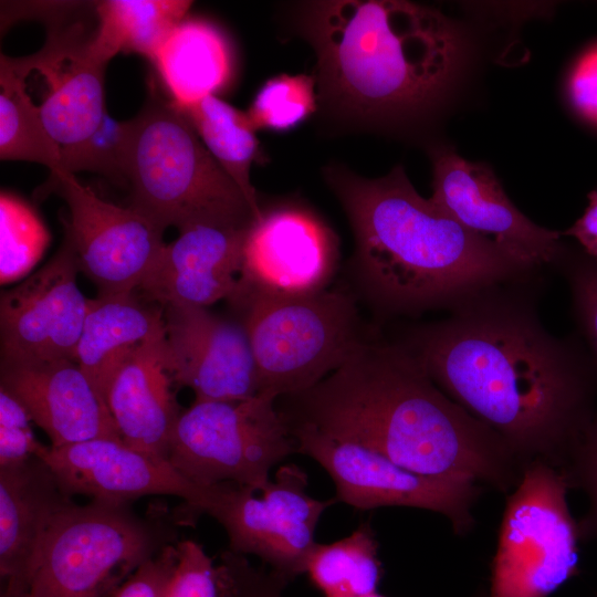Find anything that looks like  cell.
Listing matches in <instances>:
<instances>
[{
  "label": "cell",
  "mask_w": 597,
  "mask_h": 597,
  "mask_svg": "<svg viewBox=\"0 0 597 597\" xmlns=\"http://www.w3.org/2000/svg\"><path fill=\"white\" fill-rule=\"evenodd\" d=\"M533 277L484 290L400 344L524 470L542 462L562 471L596 415L597 369L576 341L541 323Z\"/></svg>",
  "instance_id": "obj_1"
},
{
  "label": "cell",
  "mask_w": 597,
  "mask_h": 597,
  "mask_svg": "<svg viewBox=\"0 0 597 597\" xmlns=\"http://www.w3.org/2000/svg\"><path fill=\"white\" fill-rule=\"evenodd\" d=\"M287 425L367 447L410 472L503 493L524 468L488 426L448 397L400 343L360 342L311 389L282 397Z\"/></svg>",
  "instance_id": "obj_2"
},
{
  "label": "cell",
  "mask_w": 597,
  "mask_h": 597,
  "mask_svg": "<svg viewBox=\"0 0 597 597\" xmlns=\"http://www.w3.org/2000/svg\"><path fill=\"white\" fill-rule=\"evenodd\" d=\"M325 175L349 220L362 283L385 311L451 310L536 273L421 197L401 166L376 179L339 167Z\"/></svg>",
  "instance_id": "obj_3"
},
{
  "label": "cell",
  "mask_w": 597,
  "mask_h": 597,
  "mask_svg": "<svg viewBox=\"0 0 597 597\" xmlns=\"http://www.w3.org/2000/svg\"><path fill=\"white\" fill-rule=\"evenodd\" d=\"M298 25L317 57L322 103L357 124L423 113L447 91L462 55L455 24L408 1H312Z\"/></svg>",
  "instance_id": "obj_4"
},
{
  "label": "cell",
  "mask_w": 597,
  "mask_h": 597,
  "mask_svg": "<svg viewBox=\"0 0 597 597\" xmlns=\"http://www.w3.org/2000/svg\"><path fill=\"white\" fill-rule=\"evenodd\" d=\"M134 119L129 207L164 231L193 224L248 228L259 218L180 108L154 85Z\"/></svg>",
  "instance_id": "obj_5"
},
{
  "label": "cell",
  "mask_w": 597,
  "mask_h": 597,
  "mask_svg": "<svg viewBox=\"0 0 597 597\" xmlns=\"http://www.w3.org/2000/svg\"><path fill=\"white\" fill-rule=\"evenodd\" d=\"M130 502L73 501L53 519L24 582L8 597H107L143 563L174 541L163 520L143 517Z\"/></svg>",
  "instance_id": "obj_6"
},
{
  "label": "cell",
  "mask_w": 597,
  "mask_h": 597,
  "mask_svg": "<svg viewBox=\"0 0 597 597\" xmlns=\"http://www.w3.org/2000/svg\"><path fill=\"white\" fill-rule=\"evenodd\" d=\"M228 303L247 329L259 395L274 400L317 385L362 342L355 302L339 290L294 297H231Z\"/></svg>",
  "instance_id": "obj_7"
},
{
  "label": "cell",
  "mask_w": 597,
  "mask_h": 597,
  "mask_svg": "<svg viewBox=\"0 0 597 597\" xmlns=\"http://www.w3.org/2000/svg\"><path fill=\"white\" fill-rule=\"evenodd\" d=\"M563 473L535 462L505 501L486 597H548L578 574V526Z\"/></svg>",
  "instance_id": "obj_8"
},
{
  "label": "cell",
  "mask_w": 597,
  "mask_h": 597,
  "mask_svg": "<svg viewBox=\"0 0 597 597\" xmlns=\"http://www.w3.org/2000/svg\"><path fill=\"white\" fill-rule=\"evenodd\" d=\"M276 400H195L182 410L170 444L169 463L199 485L235 483L260 491L270 471L297 452Z\"/></svg>",
  "instance_id": "obj_9"
},
{
  "label": "cell",
  "mask_w": 597,
  "mask_h": 597,
  "mask_svg": "<svg viewBox=\"0 0 597 597\" xmlns=\"http://www.w3.org/2000/svg\"><path fill=\"white\" fill-rule=\"evenodd\" d=\"M306 489L307 474L290 463L260 491L229 482L210 485L202 513L223 526L229 551L258 556L292 582L305 574L320 519L337 502L317 500Z\"/></svg>",
  "instance_id": "obj_10"
},
{
  "label": "cell",
  "mask_w": 597,
  "mask_h": 597,
  "mask_svg": "<svg viewBox=\"0 0 597 597\" xmlns=\"http://www.w3.org/2000/svg\"><path fill=\"white\" fill-rule=\"evenodd\" d=\"M297 453L308 455L331 476L336 500L359 510L407 506L444 515L457 535L473 530L479 483L423 476L400 468L359 443L326 434L316 428L287 425Z\"/></svg>",
  "instance_id": "obj_11"
},
{
  "label": "cell",
  "mask_w": 597,
  "mask_h": 597,
  "mask_svg": "<svg viewBox=\"0 0 597 597\" xmlns=\"http://www.w3.org/2000/svg\"><path fill=\"white\" fill-rule=\"evenodd\" d=\"M45 186L69 207L64 239L97 296L135 292L165 245L164 230L132 207L102 199L74 174H51Z\"/></svg>",
  "instance_id": "obj_12"
},
{
  "label": "cell",
  "mask_w": 597,
  "mask_h": 597,
  "mask_svg": "<svg viewBox=\"0 0 597 597\" xmlns=\"http://www.w3.org/2000/svg\"><path fill=\"white\" fill-rule=\"evenodd\" d=\"M338 262L337 235L315 212L289 203L262 209L248 229L240 279L229 298L315 294L328 289Z\"/></svg>",
  "instance_id": "obj_13"
},
{
  "label": "cell",
  "mask_w": 597,
  "mask_h": 597,
  "mask_svg": "<svg viewBox=\"0 0 597 597\" xmlns=\"http://www.w3.org/2000/svg\"><path fill=\"white\" fill-rule=\"evenodd\" d=\"M70 242L39 271L1 294V363L73 359L88 310Z\"/></svg>",
  "instance_id": "obj_14"
},
{
  "label": "cell",
  "mask_w": 597,
  "mask_h": 597,
  "mask_svg": "<svg viewBox=\"0 0 597 597\" xmlns=\"http://www.w3.org/2000/svg\"><path fill=\"white\" fill-rule=\"evenodd\" d=\"M163 310L165 363L176 386L190 388L195 400L233 401L259 395L252 347L239 318L185 304Z\"/></svg>",
  "instance_id": "obj_15"
},
{
  "label": "cell",
  "mask_w": 597,
  "mask_h": 597,
  "mask_svg": "<svg viewBox=\"0 0 597 597\" xmlns=\"http://www.w3.org/2000/svg\"><path fill=\"white\" fill-rule=\"evenodd\" d=\"M430 198L455 221L492 240L532 271L558 264L566 249L557 231L537 226L509 199L493 171L450 149L433 155Z\"/></svg>",
  "instance_id": "obj_16"
},
{
  "label": "cell",
  "mask_w": 597,
  "mask_h": 597,
  "mask_svg": "<svg viewBox=\"0 0 597 597\" xmlns=\"http://www.w3.org/2000/svg\"><path fill=\"white\" fill-rule=\"evenodd\" d=\"M70 495L130 502L147 495H172L202 512L210 485H199L169 462L156 460L118 439L98 438L63 447L46 446L38 455Z\"/></svg>",
  "instance_id": "obj_17"
},
{
  "label": "cell",
  "mask_w": 597,
  "mask_h": 597,
  "mask_svg": "<svg viewBox=\"0 0 597 597\" xmlns=\"http://www.w3.org/2000/svg\"><path fill=\"white\" fill-rule=\"evenodd\" d=\"M248 228L193 224L179 230L165 244L136 290L160 305L185 304L207 307L228 300L242 270Z\"/></svg>",
  "instance_id": "obj_18"
},
{
  "label": "cell",
  "mask_w": 597,
  "mask_h": 597,
  "mask_svg": "<svg viewBox=\"0 0 597 597\" xmlns=\"http://www.w3.org/2000/svg\"><path fill=\"white\" fill-rule=\"evenodd\" d=\"M0 377V387L27 409L51 447L121 440L107 405L75 360L1 363Z\"/></svg>",
  "instance_id": "obj_19"
},
{
  "label": "cell",
  "mask_w": 597,
  "mask_h": 597,
  "mask_svg": "<svg viewBox=\"0 0 597 597\" xmlns=\"http://www.w3.org/2000/svg\"><path fill=\"white\" fill-rule=\"evenodd\" d=\"M73 27L50 36L45 48L32 55L34 70L49 83L39 106L41 119L61 154L85 142L107 114L104 70L86 50L88 39Z\"/></svg>",
  "instance_id": "obj_20"
},
{
  "label": "cell",
  "mask_w": 597,
  "mask_h": 597,
  "mask_svg": "<svg viewBox=\"0 0 597 597\" xmlns=\"http://www.w3.org/2000/svg\"><path fill=\"white\" fill-rule=\"evenodd\" d=\"M164 336L145 343L123 364L108 387L106 404L124 443L169 462L182 409L166 367Z\"/></svg>",
  "instance_id": "obj_21"
},
{
  "label": "cell",
  "mask_w": 597,
  "mask_h": 597,
  "mask_svg": "<svg viewBox=\"0 0 597 597\" xmlns=\"http://www.w3.org/2000/svg\"><path fill=\"white\" fill-rule=\"evenodd\" d=\"M72 502L39 457L0 467V573L20 586L55 515Z\"/></svg>",
  "instance_id": "obj_22"
},
{
  "label": "cell",
  "mask_w": 597,
  "mask_h": 597,
  "mask_svg": "<svg viewBox=\"0 0 597 597\" xmlns=\"http://www.w3.org/2000/svg\"><path fill=\"white\" fill-rule=\"evenodd\" d=\"M164 333L163 307L136 291L90 298L74 360L106 404L108 387L123 364Z\"/></svg>",
  "instance_id": "obj_23"
},
{
  "label": "cell",
  "mask_w": 597,
  "mask_h": 597,
  "mask_svg": "<svg viewBox=\"0 0 597 597\" xmlns=\"http://www.w3.org/2000/svg\"><path fill=\"white\" fill-rule=\"evenodd\" d=\"M151 62L179 107L214 95L231 75V53L226 39L202 20L182 21Z\"/></svg>",
  "instance_id": "obj_24"
},
{
  "label": "cell",
  "mask_w": 597,
  "mask_h": 597,
  "mask_svg": "<svg viewBox=\"0 0 597 597\" xmlns=\"http://www.w3.org/2000/svg\"><path fill=\"white\" fill-rule=\"evenodd\" d=\"M191 1L106 0L98 2V25L86 50L107 65L119 52L138 53L153 61L169 34L185 21Z\"/></svg>",
  "instance_id": "obj_25"
},
{
  "label": "cell",
  "mask_w": 597,
  "mask_h": 597,
  "mask_svg": "<svg viewBox=\"0 0 597 597\" xmlns=\"http://www.w3.org/2000/svg\"><path fill=\"white\" fill-rule=\"evenodd\" d=\"M33 70L30 57L1 56L0 158L24 160L61 170V148L41 119L39 106L27 93L25 78Z\"/></svg>",
  "instance_id": "obj_26"
},
{
  "label": "cell",
  "mask_w": 597,
  "mask_h": 597,
  "mask_svg": "<svg viewBox=\"0 0 597 597\" xmlns=\"http://www.w3.org/2000/svg\"><path fill=\"white\" fill-rule=\"evenodd\" d=\"M179 108L205 147L241 188L260 217L262 209L251 184L250 170L254 161H261L262 155L255 136L256 129L248 113L216 95Z\"/></svg>",
  "instance_id": "obj_27"
},
{
  "label": "cell",
  "mask_w": 597,
  "mask_h": 597,
  "mask_svg": "<svg viewBox=\"0 0 597 597\" xmlns=\"http://www.w3.org/2000/svg\"><path fill=\"white\" fill-rule=\"evenodd\" d=\"M305 574L323 597H356L378 591L383 577L379 544L368 522L328 544L317 543Z\"/></svg>",
  "instance_id": "obj_28"
},
{
  "label": "cell",
  "mask_w": 597,
  "mask_h": 597,
  "mask_svg": "<svg viewBox=\"0 0 597 597\" xmlns=\"http://www.w3.org/2000/svg\"><path fill=\"white\" fill-rule=\"evenodd\" d=\"M134 129V118L117 121L106 114L85 142L61 154L59 172L92 171L119 185L128 184Z\"/></svg>",
  "instance_id": "obj_29"
},
{
  "label": "cell",
  "mask_w": 597,
  "mask_h": 597,
  "mask_svg": "<svg viewBox=\"0 0 597 597\" xmlns=\"http://www.w3.org/2000/svg\"><path fill=\"white\" fill-rule=\"evenodd\" d=\"M1 283L31 269L41 258L50 234L34 210L18 197L1 191Z\"/></svg>",
  "instance_id": "obj_30"
},
{
  "label": "cell",
  "mask_w": 597,
  "mask_h": 597,
  "mask_svg": "<svg viewBox=\"0 0 597 597\" xmlns=\"http://www.w3.org/2000/svg\"><path fill=\"white\" fill-rule=\"evenodd\" d=\"M315 77L281 74L268 80L247 112L255 129L287 130L316 109Z\"/></svg>",
  "instance_id": "obj_31"
},
{
  "label": "cell",
  "mask_w": 597,
  "mask_h": 597,
  "mask_svg": "<svg viewBox=\"0 0 597 597\" xmlns=\"http://www.w3.org/2000/svg\"><path fill=\"white\" fill-rule=\"evenodd\" d=\"M568 281L573 311L589 348V357L597 369V261L568 251L559 261Z\"/></svg>",
  "instance_id": "obj_32"
},
{
  "label": "cell",
  "mask_w": 597,
  "mask_h": 597,
  "mask_svg": "<svg viewBox=\"0 0 597 597\" xmlns=\"http://www.w3.org/2000/svg\"><path fill=\"white\" fill-rule=\"evenodd\" d=\"M569 490L584 491L589 499V509L577 521L579 541L597 538V413L584 430L569 459L561 471Z\"/></svg>",
  "instance_id": "obj_33"
},
{
  "label": "cell",
  "mask_w": 597,
  "mask_h": 597,
  "mask_svg": "<svg viewBox=\"0 0 597 597\" xmlns=\"http://www.w3.org/2000/svg\"><path fill=\"white\" fill-rule=\"evenodd\" d=\"M219 597H283L291 582L273 572L253 567L245 555L227 551L217 565Z\"/></svg>",
  "instance_id": "obj_34"
},
{
  "label": "cell",
  "mask_w": 597,
  "mask_h": 597,
  "mask_svg": "<svg viewBox=\"0 0 597 597\" xmlns=\"http://www.w3.org/2000/svg\"><path fill=\"white\" fill-rule=\"evenodd\" d=\"M178 558L164 597H219L218 569L195 541L177 542Z\"/></svg>",
  "instance_id": "obj_35"
},
{
  "label": "cell",
  "mask_w": 597,
  "mask_h": 597,
  "mask_svg": "<svg viewBox=\"0 0 597 597\" xmlns=\"http://www.w3.org/2000/svg\"><path fill=\"white\" fill-rule=\"evenodd\" d=\"M27 409L0 387V467L38 457L46 446L39 442Z\"/></svg>",
  "instance_id": "obj_36"
},
{
  "label": "cell",
  "mask_w": 597,
  "mask_h": 597,
  "mask_svg": "<svg viewBox=\"0 0 597 597\" xmlns=\"http://www.w3.org/2000/svg\"><path fill=\"white\" fill-rule=\"evenodd\" d=\"M178 558L177 543L143 563L107 597H164Z\"/></svg>",
  "instance_id": "obj_37"
},
{
  "label": "cell",
  "mask_w": 597,
  "mask_h": 597,
  "mask_svg": "<svg viewBox=\"0 0 597 597\" xmlns=\"http://www.w3.org/2000/svg\"><path fill=\"white\" fill-rule=\"evenodd\" d=\"M568 96L576 112L597 125V44L587 50L573 67Z\"/></svg>",
  "instance_id": "obj_38"
},
{
  "label": "cell",
  "mask_w": 597,
  "mask_h": 597,
  "mask_svg": "<svg viewBox=\"0 0 597 597\" xmlns=\"http://www.w3.org/2000/svg\"><path fill=\"white\" fill-rule=\"evenodd\" d=\"M588 200L583 216L564 234L573 237L584 253L597 261V190L589 192Z\"/></svg>",
  "instance_id": "obj_39"
},
{
  "label": "cell",
  "mask_w": 597,
  "mask_h": 597,
  "mask_svg": "<svg viewBox=\"0 0 597 597\" xmlns=\"http://www.w3.org/2000/svg\"><path fill=\"white\" fill-rule=\"evenodd\" d=\"M486 596H488V591L483 589H479L474 594H472L470 597H486Z\"/></svg>",
  "instance_id": "obj_40"
},
{
  "label": "cell",
  "mask_w": 597,
  "mask_h": 597,
  "mask_svg": "<svg viewBox=\"0 0 597 597\" xmlns=\"http://www.w3.org/2000/svg\"><path fill=\"white\" fill-rule=\"evenodd\" d=\"M356 597H385V596L380 595L377 591V593H373V594H368V595H364V596H356Z\"/></svg>",
  "instance_id": "obj_41"
},
{
  "label": "cell",
  "mask_w": 597,
  "mask_h": 597,
  "mask_svg": "<svg viewBox=\"0 0 597 597\" xmlns=\"http://www.w3.org/2000/svg\"><path fill=\"white\" fill-rule=\"evenodd\" d=\"M1 597H7V596L1 594Z\"/></svg>",
  "instance_id": "obj_42"
}]
</instances>
